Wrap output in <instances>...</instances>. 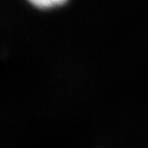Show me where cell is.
<instances>
[{"mask_svg":"<svg viewBox=\"0 0 148 148\" xmlns=\"http://www.w3.org/2000/svg\"><path fill=\"white\" fill-rule=\"evenodd\" d=\"M28 1L39 8H51L63 4L67 0H28Z\"/></svg>","mask_w":148,"mask_h":148,"instance_id":"1","label":"cell"}]
</instances>
